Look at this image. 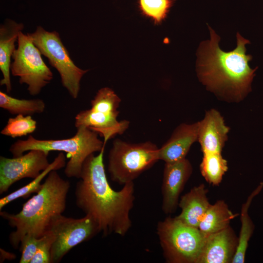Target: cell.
Masks as SVG:
<instances>
[{"mask_svg":"<svg viewBox=\"0 0 263 263\" xmlns=\"http://www.w3.org/2000/svg\"><path fill=\"white\" fill-rule=\"evenodd\" d=\"M49 152L32 150L19 156L10 158L0 157V194L8 191L16 182L25 178L35 179L50 164Z\"/></svg>","mask_w":263,"mask_h":263,"instance_id":"cell-11","label":"cell"},{"mask_svg":"<svg viewBox=\"0 0 263 263\" xmlns=\"http://www.w3.org/2000/svg\"><path fill=\"white\" fill-rule=\"evenodd\" d=\"M66 158L63 152H60L50 164L49 167L36 178L26 185L0 198V210L8 204L19 198H26L33 193H37L41 189L43 179L53 170H58L66 166Z\"/></svg>","mask_w":263,"mask_h":263,"instance_id":"cell-20","label":"cell"},{"mask_svg":"<svg viewBox=\"0 0 263 263\" xmlns=\"http://www.w3.org/2000/svg\"><path fill=\"white\" fill-rule=\"evenodd\" d=\"M28 34L41 55L59 73L62 86L72 98H77L81 80L89 70H83L75 64L57 32L48 31L38 26L33 33Z\"/></svg>","mask_w":263,"mask_h":263,"instance_id":"cell-8","label":"cell"},{"mask_svg":"<svg viewBox=\"0 0 263 263\" xmlns=\"http://www.w3.org/2000/svg\"><path fill=\"white\" fill-rule=\"evenodd\" d=\"M263 188V182L252 192L246 202L242 206L241 213V227L237 250L232 263H244L248 242L254 230V225L249 214L248 209L253 198L258 195Z\"/></svg>","mask_w":263,"mask_h":263,"instance_id":"cell-19","label":"cell"},{"mask_svg":"<svg viewBox=\"0 0 263 263\" xmlns=\"http://www.w3.org/2000/svg\"><path fill=\"white\" fill-rule=\"evenodd\" d=\"M238 215L232 212L224 201L218 200L214 204H210L198 228L206 235L214 233L230 226L231 221Z\"/></svg>","mask_w":263,"mask_h":263,"instance_id":"cell-18","label":"cell"},{"mask_svg":"<svg viewBox=\"0 0 263 263\" xmlns=\"http://www.w3.org/2000/svg\"><path fill=\"white\" fill-rule=\"evenodd\" d=\"M18 47L10 66L11 74L19 78L20 84L27 85L32 95L39 94L53 79V74L43 61L39 49L28 33L19 34Z\"/></svg>","mask_w":263,"mask_h":263,"instance_id":"cell-9","label":"cell"},{"mask_svg":"<svg viewBox=\"0 0 263 263\" xmlns=\"http://www.w3.org/2000/svg\"><path fill=\"white\" fill-rule=\"evenodd\" d=\"M159 149L150 141L132 143L116 139L108 155L111 179L122 185L133 182L159 160Z\"/></svg>","mask_w":263,"mask_h":263,"instance_id":"cell-6","label":"cell"},{"mask_svg":"<svg viewBox=\"0 0 263 263\" xmlns=\"http://www.w3.org/2000/svg\"><path fill=\"white\" fill-rule=\"evenodd\" d=\"M0 107L12 114L31 115L43 113L45 104L41 99H18L0 91Z\"/></svg>","mask_w":263,"mask_h":263,"instance_id":"cell-21","label":"cell"},{"mask_svg":"<svg viewBox=\"0 0 263 263\" xmlns=\"http://www.w3.org/2000/svg\"><path fill=\"white\" fill-rule=\"evenodd\" d=\"M156 233L167 263H198L207 236L198 228L168 217L158 223Z\"/></svg>","mask_w":263,"mask_h":263,"instance_id":"cell-5","label":"cell"},{"mask_svg":"<svg viewBox=\"0 0 263 263\" xmlns=\"http://www.w3.org/2000/svg\"><path fill=\"white\" fill-rule=\"evenodd\" d=\"M200 169L207 183L218 186L227 170V162L221 153H204Z\"/></svg>","mask_w":263,"mask_h":263,"instance_id":"cell-22","label":"cell"},{"mask_svg":"<svg viewBox=\"0 0 263 263\" xmlns=\"http://www.w3.org/2000/svg\"><path fill=\"white\" fill-rule=\"evenodd\" d=\"M207 192L205 185L201 184L182 196L178 204L181 211L176 218L189 226L198 228L210 205L207 195Z\"/></svg>","mask_w":263,"mask_h":263,"instance_id":"cell-17","label":"cell"},{"mask_svg":"<svg viewBox=\"0 0 263 263\" xmlns=\"http://www.w3.org/2000/svg\"><path fill=\"white\" fill-rule=\"evenodd\" d=\"M24 29L22 23L11 19H6L0 26V70L2 78L1 86L6 87L7 93L12 90L10 78L11 58L16 50L15 43L19 34Z\"/></svg>","mask_w":263,"mask_h":263,"instance_id":"cell-16","label":"cell"},{"mask_svg":"<svg viewBox=\"0 0 263 263\" xmlns=\"http://www.w3.org/2000/svg\"><path fill=\"white\" fill-rule=\"evenodd\" d=\"M105 147L84 162L75 186V204L95 221L103 236L113 233L124 236L132 226L130 212L135 200L134 185L133 182L126 183L118 191L112 188L103 162Z\"/></svg>","mask_w":263,"mask_h":263,"instance_id":"cell-1","label":"cell"},{"mask_svg":"<svg viewBox=\"0 0 263 263\" xmlns=\"http://www.w3.org/2000/svg\"><path fill=\"white\" fill-rule=\"evenodd\" d=\"M54 239V234L50 230L40 238L37 251L30 263H51V252Z\"/></svg>","mask_w":263,"mask_h":263,"instance_id":"cell-25","label":"cell"},{"mask_svg":"<svg viewBox=\"0 0 263 263\" xmlns=\"http://www.w3.org/2000/svg\"><path fill=\"white\" fill-rule=\"evenodd\" d=\"M106 144L98 138L97 132L80 127L74 136L66 139L40 140L29 135L26 140H18L12 144L9 151L14 157L35 149L48 152L64 151L70 158L64 169L66 176L79 178L86 159L95 152H100Z\"/></svg>","mask_w":263,"mask_h":263,"instance_id":"cell-4","label":"cell"},{"mask_svg":"<svg viewBox=\"0 0 263 263\" xmlns=\"http://www.w3.org/2000/svg\"><path fill=\"white\" fill-rule=\"evenodd\" d=\"M176 0H137L141 14L150 19L155 25L165 20Z\"/></svg>","mask_w":263,"mask_h":263,"instance_id":"cell-23","label":"cell"},{"mask_svg":"<svg viewBox=\"0 0 263 263\" xmlns=\"http://www.w3.org/2000/svg\"><path fill=\"white\" fill-rule=\"evenodd\" d=\"M37 128V122L31 115L18 114L9 118L5 126L1 131L2 135L12 138L25 136L33 133Z\"/></svg>","mask_w":263,"mask_h":263,"instance_id":"cell-24","label":"cell"},{"mask_svg":"<svg viewBox=\"0 0 263 263\" xmlns=\"http://www.w3.org/2000/svg\"><path fill=\"white\" fill-rule=\"evenodd\" d=\"M198 141L204 153H221L228 138L229 128L221 113L212 109L199 121Z\"/></svg>","mask_w":263,"mask_h":263,"instance_id":"cell-13","label":"cell"},{"mask_svg":"<svg viewBox=\"0 0 263 263\" xmlns=\"http://www.w3.org/2000/svg\"><path fill=\"white\" fill-rule=\"evenodd\" d=\"M199 121L182 123L175 128L170 138L159 149V160L173 163L186 158L191 146L198 141Z\"/></svg>","mask_w":263,"mask_h":263,"instance_id":"cell-15","label":"cell"},{"mask_svg":"<svg viewBox=\"0 0 263 263\" xmlns=\"http://www.w3.org/2000/svg\"><path fill=\"white\" fill-rule=\"evenodd\" d=\"M208 27L210 39L201 43L197 53L198 77L207 90L226 101H242L251 91L257 69L249 65L252 57L246 54L245 45L250 42L237 33L236 47L224 52L219 46L220 38Z\"/></svg>","mask_w":263,"mask_h":263,"instance_id":"cell-2","label":"cell"},{"mask_svg":"<svg viewBox=\"0 0 263 263\" xmlns=\"http://www.w3.org/2000/svg\"><path fill=\"white\" fill-rule=\"evenodd\" d=\"M238 244V238L230 226L207 235L198 263H232Z\"/></svg>","mask_w":263,"mask_h":263,"instance_id":"cell-14","label":"cell"},{"mask_svg":"<svg viewBox=\"0 0 263 263\" xmlns=\"http://www.w3.org/2000/svg\"><path fill=\"white\" fill-rule=\"evenodd\" d=\"M192 172L191 164L186 158L173 163H165L161 186L162 209L165 214L175 211L180 195Z\"/></svg>","mask_w":263,"mask_h":263,"instance_id":"cell-12","label":"cell"},{"mask_svg":"<svg viewBox=\"0 0 263 263\" xmlns=\"http://www.w3.org/2000/svg\"><path fill=\"white\" fill-rule=\"evenodd\" d=\"M70 188L69 181L53 170L47 175L41 189L23 204L19 212L0 211V216L15 228L9 236L13 248L17 249L26 235L40 238L48 231L52 221L65 211Z\"/></svg>","mask_w":263,"mask_h":263,"instance_id":"cell-3","label":"cell"},{"mask_svg":"<svg viewBox=\"0 0 263 263\" xmlns=\"http://www.w3.org/2000/svg\"><path fill=\"white\" fill-rule=\"evenodd\" d=\"M40 242V238L26 235L20 243V251L21 255L20 263H30L34 256Z\"/></svg>","mask_w":263,"mask_h":263,"instance_id":"cell-26","label":"cell"},{"mask_svg":"<svg viewBox=\"0 0 263 263\" xmlns=\"http://www.w3.org/2000/svg\"><path fill=\"white\" fill-rule=\"evenodd\" d=\"M121 99L109 87L99 89L91 100L90 109L79 112L75 117L76 128H88L99 134L104 143L128 128L129 122L117 120Z\"/></svg>","mask_w":263,"mask_h":263,"instance_id":"cell-7","label":"cell"},{"mask_svg":"<svg viewBox=\"0 0 263 263\" xmlns=\"http://www.w3.org/2000/svg\"><path fill=\"white\" fill-rule=\"evenodd\" d=\"M48 230L55 236L51 252V263H59L73 247L100 233L95 221L86 215L74 218L61 214L52 221Z\"/></svg>","mask_w":263,"mask_h":263,"instance_id":"cell-10","label":"cell"}]
</instances>
